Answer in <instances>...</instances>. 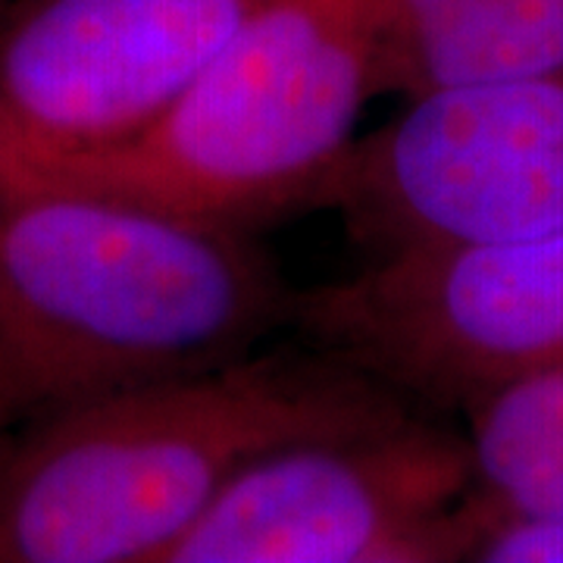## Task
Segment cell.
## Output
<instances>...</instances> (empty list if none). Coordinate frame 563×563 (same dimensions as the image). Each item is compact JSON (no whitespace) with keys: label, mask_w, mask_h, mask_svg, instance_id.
I'll use <instances>...</instances> for the list:
<instances>
[{"label":"cell","mask_w":563,"mask_h":563,"mask_svg":"<svg viewBox=\"0 0 563 563\" xmlns=\"http://www.w3.org/2000/svg\"><path fill=\"white\" fill-rule=\"evenodd\" d=\"M373 257L563 229V73L439 88L357 135L313 195Z\"/></svg>","instance_id":"5b68a950"},{"label":"cell","mask_w":563,"mask_h":563,"mask_svg":"<svg viewBox=\"0 0 563 563\" xmlns=\"http://www.w3.org/2000/svg\"><path fill=\"white\" fill-rule=\"evenodd\" d=\"M332 354H247L0 429V563H163L244 466L407 413Z\"/></svg>","instance_id":"6da1fadb"},{"label":"cell","mask_w":563,"mask_h":563,"mask_svg":"<svg viewBox=\"0 0 563 563\" xmlns=\"http://www.w3.org/2000/svg\"><path fill=\"white\" fill-rule=\"evenodd\" d=\"M470 413V498L495 520L563 514V366L492 388Z\"/></svg>","instance_id":"9c48e42d"},{"label":"cell","mask_w":563,"mask_h":563,"mask_svg":"<svg viewBox=\"0 0 563 563\" xmlns=\"http://www.w3.org/2000/svg\"><path fill=\"white\" fill-rule=\"evenodd\" d=\"M470 561L563 563V514L488 523Z\"/></svg>","instance_id":"30bf717a"},{"label":"cell","mask_w":563,"mask_h":563,"mask_svg":"<svg viewBox=\"0 0 563 563\" xmlns=\"http://www.w3.org/2000/svg\"><path fill=\"white\" fill-rule=\"evenodd\" d=\"M463 0H383V57H379V73L388 57H395L407 44L435 29L439 22L448 20ZM383 95V91H379Z\"/></svg>","instance_id":"8fae6325"},{"label":"cell","mask_w":563,"mask_h":563,"mask_svg":"<svg viewBox=\"0 0 563 563\" xmlns=\"http://www.w3.org/2000/svg\"><path fill=\"white\" fill-rule=\"evenodd\" d=\"M298 295L254 232L79 191L0 213V429L254 354Z\"/></svg>","instance_id":"7a4b0ae2"},{"label":"cell","mask_w":563,"mask_h":563,"mask_svg":"<svg viewBox=\"0 0 563 563\" xmlns=\"http://www.w3.org/2000/svg\"><path fill=\"white\" fill-rule=\"evenodd\" d=\"M383 0H261L139 135L0 169L10 191H79L254 232L310 210L379 95Z\"/></svg>","instance_id":"3957f363"},{"label":"cell","mask_w":563,"mask_h":563,"mask_svg":"<svg viewBox=\"0 0 563 563\" xmlns=\"http://www.w3.org/2000/svg\"><path fill=\"white\" fill-rule=\"evenodd\" d=\"M563 73V0H463L435 29L388 57L383 95Z\"/></svg>","instance_id":"ba28073f"},{"label":"cell","mask_w":563,"mask_h":563,"mask_svg":"<svg viewBox=\"0 0 563 563\" xmlns=\"http://www.w3.org/2000/svg\"><path fill=\"white\" fill-rule=\"evenodd\" d=\"M261 0H10L0 13V169L139 135Z\"/></svg>","instance_id":"52a82bcc"},{"label":"cell","mask_w":563,"mask_h":563,"mask_svg":"<svg viewBox=\"0 0 563 563\" xmlns=\"http://www.w3.org/2000/svg\"><path fill=\"white\" fill-rule=\"evenodd\" d=\"M3 203H7V195H3V185H0V213H3Z\"/></svg>","instance_id":"7c38bea8"},{"label":"cell","mask_w":563,"mask_h":563,"mask_svg":"<svg viewBox=\"0 0 563 563\" xmlns=\"http://www.w3.org/2000/svg\"><path fill=\"white\" fill-rule=\"evenodd\" d=\"M470 444L407 410L288 442L222 488L163 563H435L473 558Z\"/></svg>","instance_id":"277c9868"},{"label":"cell","mask_w":563,"mask_h":563,"mask_svg":"<svg viewBox=\"0 0 563 563\" xmlns=\"http://www.w3.org/2000/svg\"><path fill=\"white\" fill-rule=\"evenodd\" d=\"M7 7H10V0H0V13H3Z\"/></svg>","instance_id":"4fadbf2b"},{"label":"cell","mask_w":563,"mask_h":563,"mask_svg":"<svg viewBox=\"0 0 563 563\" xmlns=\"http://www.w3.org/2000/svg\"><path fill=\"white\" fill-rule=\"evenodd\" d=\"M295 325L404 398L470 407L563 366V229L410 247L298 295Z\"/></svg>","instance_id":"8992f818"}]
</instances>
